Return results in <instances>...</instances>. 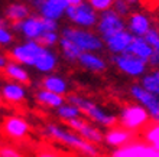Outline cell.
<instances>
[{"label":"cell","instance_id":"obj_1","mask_svg":"<svg viewBox=\"0 0 159 157\" xmlns=\"http://www.w3.org/2000/svg\"><path fill=\"white\" fill-rule=\"evenodd\" d=\"M46 134L49 137H52L54 140L59 141L65 146H70L72 149L78 150L83 154L88 157H98L100 156V151L97 149L96 144H93L91 141L85 140L83 137L77 134V133H72L70 130H65L61 125L54 124V123H48L46 124Z\"/></svg>","mask_w":159,"mask_h":157},{"label":"cell","instance_id":"obj_2","mask_svg":"<svg viewBox=\"0 0 159 157\" xmlns=\"http://www.w3.org/2000/svg\"><path fill=\"white\" fill-rule=\"evenodd\" d=\"M67 101L74 104V105H77V107L81 110V112H83L84 116H87L88 118L91 121H94L96 124L103 125V127H114V125L117 124L119 118L114 116V114L107 112L106 110L98 107L96 102H93L90 99L84 98L81 95L70 94L67 97Z\"/></svg>","mask_w":159,"mask_h":157},{"label":"cell","instance_id":"obj_3","mask_svg":"<svg viewBox=\"0 0 159 157\" xmlns=\"http://www.w3.org/2000/svg\"><path fill=\"white\" fill-rule=\"evenodd\" d=\"M10 25L15 32L20 33L25 39H34V41H36L43 32L58 30V20L46 19L41 15H30L23 20L13 22Z\"/></svg>","mask_w":159,"mask_h":157},{"label":"cell","instance_id":"obj_4","mask_svg":"<svg viewBox=\"0 0 159 157\" xmlns=\"http://www.w3.org/2000/svg\"><path fill=\"white\" fill-rule=\"evenodd\" d=\"M61 36L72 41L83 52H98L104 48V41L98 33L78 26H65L61 30Z\"/></svg>","mask_w":159,"mask_h":157},{"label":"cell","instance_id":"obj_5","mask_svg":"<svg viewBox=\"0 0 159 157\" xmlns=\"http://www.w3.org/2000/svg\"><path fill=\"white\" fill-rule=\"evenodd\" d=\"M65 16L74 26L93 29L98 22V12L88 2H83L80 4H68L65 9Z\"/></svg>","mask_w":159,"mask_h":157},{"label":"cell","instance_id":"obj_6","mask_svg":"<svg viewBox=\"0 0 159 157\" xmlns=\"http://www.w3.org/2000/svg\"><path fill=\"white\" fill-rule=\"evenodd\" d=\"M96 29L101 39L104 41L114 33L126 29V20L117 12H114L113 9H107L104 12L98 13V22L96 25Z\"/></svg>","mask_w":159,"mask_h":157},{"label":"cell","instance_id":"obj_7","mask_svg":"<svg viewBox=\"0 0 159 157\" xmlns=\"http://www.w3.org/2000/svg\"><path fill=\"white\" fill-rule=\"evenodd\" d=\"M45 46H42L38 41H34V39H26L25 42L22 43H17L10 49L9 55L13 61L22 63L25 66H34L36 58L39 56L42 50H43Z\"/></svg>","mask_w":159,"mask_h":157},{"label":"cell","instance_id":"obj_8","mask_svg":"<svg viewBox=\"0 0 159 157\" xmlns=\"http://www.w3.org/2000/svg\"><path fill=\"white\" fill-rule=\"evenodd\" d=\"M149 118L151 117H149L146 108L140 104H133V105H127V107L121 108L119 121H120L121 127L127 128L130 131H136L139 128H142L143 125H146Z\"/></svg>","mask_w":159,"mask_h":157},{"label":"cell","instance_id":"obj_9","mask_svg":"<svg viewBox=\"0 0 159 157\" xmlns=\"http://www.w3.org/2000/svg\"><path fill=\"white\" fill-rule=\"evenodd\" d=\"M130 95L136 102L146 108L151 120L159 123V95L146 89L142 84H133L130 87Z\"/></svg>","mask_w":159,"mask_h":157},{"label":"cell","instance_id":"obj_10","mask_svg":"<svg viewBox=\"0 0 159 157\" xmlns=\"http://www.w3.org/2000/svg\"><path fill=\"white\" fill-rule=\"evenodd\" d=\"M113 62L116 63L119 69L123 74L138 78V76H143L148 71V62L143 59L138 58L136 55L129 54V52H123V54L114 55Z\"/></svg>","mask_w":159,"mask_h":157},{"label":"cell","instance_id":"obj_11","mask_svg":"<svg viewBox=\"0 0 159 157\" xmlns=\"http://www.w3.org/2000/svg\"><path fill=\"white\" fill-rule=\"evenodd\" d=\"M67 125L71 130H74L77 134H80L83 138L91 141L93 144L97 146L104 141V134L97 127H94V125H91L85 120H83L81 117H77V118H72V120L67 121Z\"/></svg>","mask_w":159,"mask_h":157},{"label":"cell","instance_id":"obj_12","mask_svg":"<svg viewBox=\"0 0 159 157\" xmlns=\"http://www.w3.org/2000/svg\"><path fill=\"white\" fill-rule=\"evenodd\" d=\"M29 6L34 7L42 17L52 20H59L62 16H65V9H67L52 0H29Z\"/></svg>","mask_w":159,"mask_h":157},{"label":"cell","instance_id":"obj_13","mask_svg":"<svg viewBox=\"0 0 159 157\" xmlns=\"http://www.w3.org/2000/svg\"><path fill=\"white\" fill-rule=\"evenodd\" d=\"M152 28V19L143 12H130L126 20V29L134 36H145Z\"/></svg>","mask_w":159,"mask_h":157},{"label":"cell","instance_id":"obj_14","mask_svg":"<svg viewBox=\"0 0 159 157\" xmlns=\"http://www.w3.org/2000/svg\"><path fill=\"white\" fill-rule=\"evenodd\" d=\"M133 37H134V35H132L127 29H123L120 32L111 35L107 39H104V46L109 49L110 54H113V55L123 54L129 48L130 43H132Z\"/></svg>","mask_w":159,"mask_h":157},{"label":"cell","instance_id":"obj_15","mask_svg":"<svg viewBox=\"0 0 159 157\" xmlns=\"http://www.w3.org/2000/svg\"><path fill=\"white\" fill-rule=\"evenodd\" d=\"M3 130L9 137H13V138H23V137L28 136L30 127L23 118H20V117H7V118L4 120Z\"/></svg>","mask_w":159,"mask_h":157},{"label":"cell","instance_id":"obj_16","mask_svg":"<svg viewBox=\"0 0 159 157\" xmlns=\"http://www.w3.org/2000/svg\"><path fill=\"white\" fill-rule=\"evenodd\" d=\"M133 137V131H130L127 128H114L111 127L109 131L104 134V143L111 146V147H123V146L129 144L130 140Z\"/></svg>","mask_w":159,"mask_h":157},{"label":"cell","instance_id":"obj_17","mask_svg":"<svg viewBox=\"0 0 159 157\" xmlns=\"http://www.w3.org/2000/svg\"><path fill=\"white\" fill-rule=\"evenodd\" d=\"M57 65H58L57 54L51 48H43V50L39 54V56L35 61L34 68L42 74H49L57 68Z\"/></svg>","mask_w":159,"mask_h":157},{"label":"cell","instance_id":"obj_18","mask_svg":"<svg viewBox=\"0 0 159 157\" xmlns=\"http://www.w3.org/2000/svg\"><path fill=\"white\" fill-rule=\"evenodd\" d=\"M2 97L4 101L12 104L16 102H22L26 98V88L23 87V84L20 82H6L0 89Z\"/></svg>","mask_w":159,"mask_h":157},{"label":"cell","instance_id":"obj_19","mask_svg":"<svg viewBox=\"0 0 159 157\" xmlns=\"http://www.w3.org/2000/svg\"><path fill=\"white\" fill-rule=\"evenodd\" d=\"M28 16H30V6L28 3H23V2H12L4 9V17L10 23L20 22Z\"/></svg>","mask_w":159,"mask_h":157},{"label":"cell","instance_id":"obj_20","mask_svg":"<svg viewBox=\"0 0 159 157\" xmlns=\"http://www.w3.org/2000/svg\"><path fill=\"white\" fill-rule=\"evenodd\" d=\"M77 62L91 72H104L107 69L106 61L101 56H98L96 52H83Z\"/></svg>","mask_w":159,"mask_h":157},{"label":"cell","instance_id":"obj_21","mask_svg":"<svg viewBox=\"0 0 159 157\" xmlns=\"http://www.w3.org/2000/svg\"><path fill=\"white\" fill-rule=\"evenodd\" d=\"M3 71H4V75H6L9 79H12V81L20 82V84H23V85L30 82V75H29V72L25 69V66L22 65V63L16 62V61H13V59L9 61Z\"/></svg>","mask_w":159,"mask_h":157},{"label":"cell","instance_id":"obj_22","mask_svg":"<svg viewBox=\"0 0 159 157\" xmlns=\"http://www.w3.org/2000/svg\"><path fill=\"white\" fill-rule=\"evenodd\" d=\"M126 52L136 55L138 58H140L148 62L149 58H151V55L153 54V48L145 41L143 36H134L132 43L129 45V48L126 49Z\"/></svg>","mask_w":159,"mask_h":157},{"label":"cell","instance_id":"obj_23","mask_svg":"<svg viewBox=\"0 0 159 157\" xmlns=\"http://www.w3.org/2000/svg\"><path fill=\"white\" fill-rule=\"evenodd\" d=\"M35 98L38 101L39 104L42 105H45V107H49V108H57L61 107L62 104H65L67 99L64 98V95L61 94H57V92H51L45 88H42V89H38L36 94H35Z\"/></svg>","mask_w":159,"mask_h":157},{"label":"cell","instance_id":"obj_24","mask_svg":"<svg viewBox=\"0 0 159 157\" xmlns=\"http://www.w3.org/2000/svg\"><path fill=\"white\" fill-rule=\"evenodd\" d=\"M42 88H45L48 91L51 92H57V94H61V95H65L70 89V85L62 76L59 75H48L45 78L42 79L41 82Z\"/></svg>","mask_w":159,"mask_h":157},{"label":"cell","instance_id":"obj_25","mask_svg":"<svg viewBox=\"0 0 159 157\" xmlns=\"http://www.w3.org/2000/svg\"><path fill=\"white\" fill-rule=\"evenodd\" d=\"M58 45L64 55V58L67 59V61H70V62H77L80 55L83 54V50L80 49V46H77L72 41H70V39H67V37H64V36L59 37Z\"/></svg>","mask_w":159,"mask_h":157},{"label":"cell","instance_id":"obj_26","mask_svg":"<svg viewBox=\"0 0 159 157\" xmlns=\"http://www.w3.org/2000/svg\"><path fill=\"white\" fill-rule=\"evenodd\" d=\"M81 110H80L77 105H74V104L68 102V104H62L61 107L57 108V116L61 118V120H64L65 123L70 120H72V118H77V117H81Z\"/></svg>","mask_w":159,"mask_h":157},{"label":"cell","instance_id":"obj_27","mask_svg":"<svg viewBox=\"0 0 159 157\" xmlns=\"http://www.w3.org/2000/svg\"><path fill=\"white\" fill-rule=\"evenodd\" d=\"M111 157H142L140 156V143H129V144L119 147Z\"/></svg>","mask_w":159,"mask_h":157},{"label":"cell","instance_id":"obj_28","mask_svg":"<svg viewBox=\"0 0 159 157\" xmlns=\"http://www.w3.org/2000/svg\"><path fill=\"white\" fill-rule=\"evenodd\" d=\"M140 84H142L146 89H149V91H152L153 94L159 95V75L156 74L155 71L143 75L142 79H140Z\"/></svg>","mask_w":159,"mask_h":157},{"label":"cell","instance_id":"obj_29","mask_svg":"<svg viewBox=\"0 0 159 157\" xmlns=\"http://www.w3.org/2000/svg\"><path fill=\"white\" fill-rule=\"evenodd\" d=\"M59 37H61V33H58V30H48L42 33L36 41L45 48H52L59 42Z\"/></svg>","mask_w":159,"mask_h":157},{"label":"cell","instance_id":"obj_30","mask_svg":"<svg viewBox=\"0 0 159 157\" xmlns=\"http://www.w3.org/2000/svg\"><path fill=\"white\" fill-rule=\"evenodd\" d=\"M15 41L13 32L9 29V26H0V46H10Z\"/></svg>","mask_w":159,"mask_h":157},{"label":"cell","instance_id":"obj_31","mask_svg":"<svg viewBox=\"0 0 159 157\" xmlns=\"http://www.w3.org/2000/svg\"><path fill=\"white\" fill-rule=\"evenodd\" d=\"M114 12H117L120 16L123 17H127L129 16V13L132 12V6H130L126 0H114L113 6H111Z\"/></svg>","mask_w":159,"mask_h":157},{"label":"cell","instance_id":"obj_32","mask_svg":"<svg viewBox=\"0 0 159 157\" xmlns=\"http://www.w3.org/2000/svg\"><path fill=\"white\" fill-rule=\"evenodd\" d=\"M145 140H146V143H149V144L158 147L159 146V123L155 127H152L151 130H148L146 134H145Z\"/></svg>","mask_w":159,"mask_h":157},{"label":"cell","instance_id":"obj_33","mask_svg":"<svg viewBox=\"0 0 159 157\" xmlns=\"http://www.w3.org/2000/svg\"><path fill=\"white\" fill-rule=\"evenodd\" d=\"M143 37H145V41H146L148 43H149V45L155 49L156 46H158V43H159V29L152 26L151 29L145 33V36H143Z\"/></svg>","mask_w":159,"mask_h":157},{"label":"cell","instance_id":"obj_34","mask_svg":"<svg viewBox=\"0 0 159 157\" xmlns=\"http://www.w3.org/2000/svg\"><path fill=\"white\" fill-rule=\"evenodd\" d=\"M87 2L91 4L98 13L104 12L107 9H111V6H113V3H114V0H87Z\"/></svg>","mask_w":159,"mask_h":157},{"label":"cell","instance_id":"obj_35","mask_svg":"<svg viewBox=\"0 0 159 157\" xmlns=\"http://www.w3.org/2000/svg\"><path fill=\"white\" fill-rule=\"evenodd\" d=\"M0 157H22V156L12 147H2L0 149Z\"/></svg>","mask_w":159,"mask_h":157},{"label":"cell","instance_id":"obj_36","mask_svg":"<svg viewBox=\"0 0 159 157\" xmlns=\"http://www.w3.org/2000/svg\"><path fill=\"white\" fill-rule=\"evenodd\" d=\"M7 62H9L7 56H6L4 54H2V52H0V71H3V69H4V66L7 65Z\"/></svg>","mask_w":159,"mask_h":157},{"label":"cell","instance_id":"obj_37","mask_svg":"<svg viewBox=\"0 0 159 157\" xmlns=\"http://www.w3.org/2000/svg\"><path fill=\"white\" fill-rule=\"evenodd\" d=\"M38 157H58L57 154L54 153H48V151H42V153H39Z\"/></svg>","mask_w":159,"mask_h":157},{"label":"cell","instance_id":"obj_38","mask_svg":"<svg viewBox=\"0 0 159 157\" xmlns=\"http://www.w3.org/2000/svg\"><path fill=\"white\" fill-rule=\"evenodd\" d=\"M9 23H10V22H9L6 17L0 16V26H9Z\"/></svg>","mask_w":159,"mask_h":157},{"label":"cell","instance_id":"obj_39","mask_svg":"<svg viewBox=\"0 0 159 157\" xmlns=\"http://www.w3.org/2000/svg\"><path fill=\"white\" fill-rule=\"evenodd\" d=\"M68 4H80L83 3V2H87V0H67Z\"/></svg>","mask_w":159,"mask_h":157},{"label":"cell","instance_id":"obj_40","mask_svg":"<svg viewBox=\"0 0 159 157\" xmlns=\"http://www.w3.org/2000/svg\"><path fill=\"white\" fill-rule=\"evenodd\" d=\"M126 2H127V3H129L130 6H132V7H133L134 4H138L139 2H140V0H126Z\"/></svg>","mask_w":159,"mask_h":157},{"label":"cell","instance_id":"obj_41","mask_svg":"<svg viewBox=\"0 0 159 157\" xmlns=\"http://www.w3.org/2000/svg\"><path fill=\"white\" fill-rule=\"evenodd\" d=\"M2 99H3V97H2V92H0V102H2Z\"/></svg>","mask_w":159,"mask_h":157},{"label":"cell","instance_id":"obj_42","mask_svg":"<svg viewBox=\"0 0 159 157\" xmlns=\"http://www.w3.org/2000/svg\"><path fill=\"white\" fill-rule=\"evenodd\" d=\"M155 49H159V43H158V46H156V48H155Z\"/></svg>","mask_w":159,"mask_h":157},{"label":"cell","instance_id":"obj_43","mask_svg":"<svg viewBox=\"0 0 159 157\" xmlns=\"http://www.w3.org/2000/svg\"><path fill=\"white\" fill-rule=\"evenodd\" d=\"M156 149H158V150H159V146H158V147H156Z\"/></svg>","mask_w":159,"mask_h":157}]
</instances>
